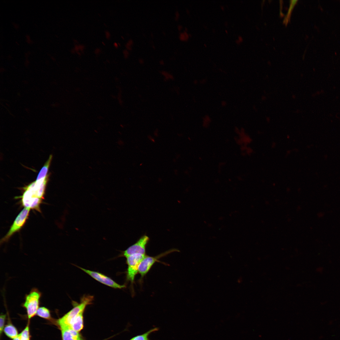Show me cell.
I'll use <instances>...</instances> for the list:
<instances>
[{
	"label": "cell",
	"instance_id": "6da1fadb",
	"mask_svg": "<svg viewBox=\"0 0 340 340\" xmlns=\"http://www.w3.org/2000/svg\"><path fill=\"white\" fill-rule=\"evenodd\" d=\"M94 299V297L91 295H84L81 298L80 303H76L72 301L74 307L58 320L59 325L70 326L76 317L81 312L84 311L88 305L92 303Z\"/></svg>",
	"mask_w": 340,
	"mask_h": 340
},
{
	"label": "cell",
	"instance_id": "7a4b0ae2",
	"mask_svg": "<svg viewBox=\"0 0 340 340\" xmlns=\"http://www.w3.org/2000/svg\"><path fill=\"white\" fill-rule=\"evenodd\" d=\"M41 296L42 293L36 288H32L29 294L25 295L22 306L26 309L29 319L37 314Z\"/></svg>",
	"mask_w": 340,
	"mask_h": 340
},
{
	"label": "cell",
	"instance_id": "3957f363",
	"mask_svg": "<svg viewBox=\"0 0 340 340\" xmlns=\"http://www.w3.org/2000/svg\"><path fill=\"white\" fill-rule=\"evenodd\" d=\"M179 252V250L173 248L167 250L155 256H150L146 255L141 262L139 268V272L141 278H143L156 262H160L159 259L162 258L172 252Z\"/></svg>",
	"mask_w": 340,
	"mask_h": 340
},
{
	"label": "cell",
	"instance_id": "277c9868",
	"mask_svg": "<svg viewBox=\"0 0 340 340\" xmlns=\"http://www.w3.org/2000/svg\"><path fill=\"white\" fill-rule=\"evenodd\" d=\"M146 255L135 254L126 257V262L128 265L127 272V280L133 284L135 277L139 272L140 264Z\"/></svg>",
	"mask_w": 340,
	"mask_h": 340
},
{
	"label": "cell",
	"instance_id": "5b68a950",
	"mask_svg": "<svg viewBox=\"0 0 340 340\" xmlns=\"http://www.w3.org/2000/svg\"><path fill=\"white\" fill-rule=\"evenodd\" d=\"M30 209L25 207L21 211L14 221L8 232L1 239V243L7 241L12 235L22 228L28 218Z\"/></svg>",
	"mask_w": 340,
	"mask_h": 340
},
{
	"label": "cell",
	"instance_id": "8992f818",
	"mask_svg": "<svg viewBox=\"0 0 340 340\" xmlns=\"http://www.w3.org/2000/svg\"><path fill=\"white\" fill-rule=\"evenodd\" d=\"M150 240L146 235L141 236L136 242L122 252V255L126 258L135 254L146 255V246Z\"/></svg>",
	"mask_w": 340,
	"mask_h": 340
},
{
	"label": "cell",
	"instance_id": "52a82bcc",
	"mask_svg": "<svg viewBox=\"0 0 340 340\" xmlns=\"http://www.w3.org/2000/svg\"><path fill=\"white\" fill-rule=\"evenodd\" d=\"M77 267L96 280L106 286L115 289H122L126 287L125 285L118 284L109 277L101 273Z\"/></svg>",
	"mask_w": 340,
	"mask_h": 340
},
{
	"label": "cell",
	"instance_id": "ba28073f",
	"mask_svg": "<svg viewBox=\"0 0 340 340\" xmlns=\"http://www.w3.org/2000/svg\"><path fill=\"white\" fill-rule=\"evenodd\" d=\"M63 340H83L78 332L69 326H60Z\"/></svg>",
	"mask_w": 340,
	"mask_h": 340
},
{
	"label": "cell",
	"instance_id": "9c48e42d",
	"mask_svg": "<svg viewBox=\"0 0 340 340\" xmlns=\"http://www.w3.org/2000/svg\"><path fill=\"white\" fill-rule=\"evenodd\" d=\"M84 311L81 312L73 320L70 326L74 330L79 332L83 327V313Z\"/></svg>",
	"mask_w": 340,
	"mask_h": 340
},
{
	"label": "cell",
	"instance_id": "30bf717a",
	"mask_svg": "<svg viewBox=\"0 0 340 340\" xmlns=\"http://www.w3.org/2000/svg\"><path fill=\"white\" fill-rule=\"evenodd\" d=\"M52 156L50 155L48 160L46 162L43 167L41 169L37 177L36 180L38 181L45 178L47 175L48 168L52 159Z\"/></svg>",
	"mask_w": 340,
	"mask_h": 340
},
{
	"label": "cell",
	"instance_id": "8fae6325",
	"mask_svg": "<svg viewBox=\"0 0 340 340\" xmlns=\"http://www.w3.org/2000/svg\"><path fill=\"white\" fill-rule=\"evenodd\" d=\"M4 332L8 337L12 339H14L16 338L18 335L16 329L11 324H8L5 326L4 329Z\"/></svg>",
	"mask_w": 340,
	"mask_h": 340
},
{
	"label": "cell",
	"instance_id": "7c38bea8",
	"mask_svg": "<svg viewBox=\"0 0 340 340\" xmlns=\"http://www.w3.org/2000/svg\"><path fill=\"white\" fill-rule=\"evenodd\" d=\"M158 327L152 328L144 333L137 335L129 340H150L149 336L152 333L155 332L159 330Z\"/></svg>",
	"mask_w": 340,
	"mask_h": 340
},
{
	"label": "cell",
	"instance_id": "4fadbf2b",
	"mask_svg": "<svg viewBox=\"0 0 340 340\" xmlns=\"http://www.w3.org/2000/svg\"><path fill=\"white\" fill-rule=\"evenodd\" d=\"M37 314L39 317L46 319L50 320L51 319V314L49 310L44 307L38 308Z\"/></svg>",
	"mask_w": 340,
	"mask_h": 340
},
{
	"label": "cell",
	"instance_id": "5bb4252c",
	"mask_svg": "<svg viewBox=\"0 0 340 340\" xmlns=\"http://www.w3.org/2000/svg\"><path fill=\"white\" fill-rule=\"evenodd\" d=\"M18 336L20 340H30L28 325Z\"/></svg>",
	"mask_w": 340,
	"mask_h": 340
},
{
	"label": "cell",
	"instance_id": "9a60e30c",
	"mask_svg": "<svg viewBox=\"0 0 340 340\" xmlns=\"http://www.w3.org/2000/svg\"><path fill=\"white\" fill-rule=\"evenodd\" d=\"M189 37V35L186 31L179 33V38L182 41H186L187 40Z\"/></svg>",
	"mask_w": 340,
	"mask_h": 340
},
{
	"label": "cell",
	"instance_id": "2e32d148",
	"mask_svg": "<svg viewBox=\"0 0 340 340\" xmlns=\"http://www.w3.org/2000/svg\"><path fill=\"white\" fill-rule=\"evenodd\" d=\"M298 2V0H291L290 1V5L288 10L286 18L287 20L289 18V16L295 5Z\"/></svg>",
	"mask_w": 340,
	"mask_h": 340
},
{
	"label": "cell",
	"instance_id": "e0dca14e",
	"mask_svg": "<svg viewBox=\"0 0 340 340\" xmlns=\"http://www.w3.org/2000/svg\"><path fill=\"white\" fill-rule=\"evenodd\" d=\"M6 315L1 314L0 316V333L1 334L3 331L4 325Z\"/></svg>",
	"mask_w": 340,
	"mask_h": 340
},
{
	"label": "cell",
	"instance_id": "ac0fdd59",
	"mask_svg": "<svg viewBox=\"0 0 340 340\" xmlns=\"http://www.w3.org/2000/svg\"><path fill=\"white\" fill-rule=\"evenodd\" d=\"M161 73L163 76H164L166 80H168V79H173V76L172 74L167 72V71H162L161 72Z\"/></svg>",
	"mask_w": 340,
	"mask_h": 340
},
{
	"label": "cell",
	"instance_id": "d6986e66",
	"mask_svg": "<svg viewBox=\"0 0 340 340\" xmlns=\"http://www.w3.org/2000/svg\"><path fill=\"white\" fill-rule=\"evenodd\" d=\"M133 41L132 39H130L128 41V42L126 44V47L129 50L132 49L131 46L133 45Z\"/></svg>",
	"mask_w": 340,
	"mask_h": 340
},
{
	"label": "cell",
	"instance_id": "ffe728a7",
	"mask_svg": "<svg viewBox=\"0 0 340 340\" xmlns=\"http://www.w3.org/2000/svg\"><path fill=\"white\" fill-rule=\"evenodd\" d=\"M180 14L179 12L177 10L175 11V17L174 20L175 21H177L179 19V18Z\"/></svg>",
	"mask_w": 340,
	"mask_h": 340
},
{
	"label": "cell",
	"instance_id": "44dd1931",
	"mask_svg": "<svg viewBox=\"0 0 340 340\" xmlns=\"http://www.w3.org/2000/svg\"><path fill=\"white\" fill-rule=\"evenodd\" d=\"M124 57L125 58H127L129 55V52L127 50H124L123 51Z\"/></svg>",
	"mask_w": 340,
	"mask_h": 340
},
{
	"label": "cell",
	"instance_id": "7402d4cb",
	"mask_svg": "<svg viewBox=\"0 0 340 340\" xmlns=\"http://www.w3.org/2000/svg\"><path fill=\"white\" fill-rule=\"evenodd\" d=\"M148 139L152 142L155 143V139L151 136L150 135H148Z\"/></svg>",
	"mask_w": 340,
	"mask_h": 340
},
{
	"label": "cell",
	"instance_id": "603a6c76",
	"mask_svg": "<svg viewBox=\"0 0 340 340\" xmlns=\"http://www.w3.org/2000/svg\"><path fill=\"white\" fill-rule=\"evenodd\" d=\"M158 129H156V130L154 131V135H155V136H156V137H157L158 136Z\"/></svg>",
	"mask_w": 340,
	"mask_h": 340
},
{
	"label": "cell",
	"instance_id": "cb8c5ba5",
	"mask_svg": "<svg viewBox=\"0 0 340 340\" xmlns=\"http://www.w3.org/2000/svg\"><path fill=\"white\" fill-rule=\"evenodd\" d=\"M139 62L140 64H143L144 63V60L142 58L139 59Z\"/></svg>",
	"mask_w": 340,
	"mask_h": 340
},
{
	"label": "cell",
	"instance_id": "d4e9b609",
	"mask_svg": "<svg viewBox=\"0 0 340 340\" xmlns=\"http://www.w3.org/2000/svg\"><path fill=\"white\" fill-rule=\"evenodd\" d=\"M183 28L182 26L181 25H178L177 26V29L178 31H180Z\"/></svg>",
	"mask_w": 340,
	"mask_h": 340
},
{
	"label": "cell",
	"instance_id": "484cf974",
	"mask_svg": "<svg viewBox=\"0 0 340 340\" xmlns=\"http://www.w3.org/2000/svg\"><path fill=\"white\" fill-rule=\"evenodd\" d=\"M159 63L160 64L162 65H163L164 64V62L163 60H161L159 61Z\"/></svg>",
	"mask_w": 340,
	"mask_h": 340
},
{
	"label": "cell",
	"instance_id": "4316f807",
	"mask_svg": "<svg viewBox=\"0 0 340 340\" xmlns=\"http://www.w3.org/2000/svg\"><path fill=\"white\" fill-rule=\"evenodd\" d=\"M13 340H20V339L19 337H18H18H16V338L14 339Z\"/></svg>",
	"mask_w": 340,
	"mask_h": 340
},
{
	"label": "cell",
	"instance_id": "83f0119b",
	"mask_svg": "<svg viewBox=\"0 0 340 340\" xmlns=\"http://www.w3.org/2000/svg\"><path fill=\"white\" fill-rule=\"evenodd\" d=\"M152 47L153 48H155V47L154 45H153Z\"/></svg>",
	"mask_w": 340,
	"mask_h": 340
},
{
	"label": "cell",
	"instance_id": "f1b7e54d",
	"mask_svg": "<svg viewBox=\"0 0 340 340\" xmlns=\"http://www.w3.org/2000/svg\"><path fill=\"white\" fill-rule=\"evenodd\" d=\"M115 46L116 47H117V44H116H116H115Z\"/></svg>",
	"mask_w": 340,
	"mask_h": 340
},
{
	"label": "cell",
	"instance_id": "f546056e",
	"mask_svg": "<svg viewBox=\"0 0 340 340\" xmlns=\"http://www.w3.org/2000/svg\"><path fill=\"white\" fill-rule=\"evenodd\" d=\"M142 163H140V166L142 165Z\"/></svg>",
	"mask_w": 340,
	"mask_h": 340
}]
</instances>
